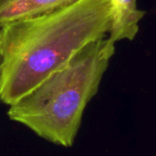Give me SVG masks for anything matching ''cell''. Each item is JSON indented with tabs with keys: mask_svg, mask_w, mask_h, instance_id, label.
<instances>
[{
	"mask_svg": "<svg viewBox=\"0 0 156 156\" xmlns=\"http://www.w3.org/2000/svg\"><path fill=\"white\" fill-rule=\"evenodd\" d=\"M110 0H76L52 12L0 29V101L12 106L88 44L108 35Z\"/></svg>",
	"mask_w": 156,
	"mask_h": 156,
	"instance_id": "cell-1",
	"label": "cell"
},
{
	"mask_svg": "<svg viewBox=\"0 0 156 156\" xmlns=\"http://www.w3.org/2000/svg\"><path fill=\"white\" fill-rule=\"evenodd\" d=\"M115 49L107 37L88 44L65 66L9 106V118L49 142L72 147Z\"/></svg>",
	"mask_w": 156,
	"mask_h": 156,
	"instance_id": "cell-2",
	"label": "cell"
},
{
	"mask_svg": "<svg viewBox=\"0 0 156 156\" xmlns=\"http://www.w3.org/2000/svg\"><path fill=\"white\" fill-rule=\"evenodd\" d=\"M110 2L112 20L107 37L113 43L122 40H134L145 12L137 8V0H110Z\"/></svg>",
	"mask_w": 156,
	"mask_h": 156,
	"instance_id": "cell-3",
	"label": "cell"
},
{
	"mask_svg": "<svg viewBox=\"0 0 156 156\" xmlns=\"http://www.w3.org/2000/svg\"><path fill=\"white\" fill-rule=\"evenodd\" d=\"M76 0H0V29L16 20L52 12Z\"/></svg>",
	"mask_w": 156,
	"mask_h": 156,
	"instance_id": "cell-4",
	"label": "cell"
},
{
	"mask_svg": "<svg viewBox=\"0 0 156 156\" xmlns=\"http://www.w3.org/2000/svg\"><path fill=\"white\" fill-rule=\"evenodd\" d=\"M1 66H2V54H1V48H0V74H1Z\"/></svg>",
	"mask_w": 156,
	"mask_h": 156,
	"instance_id": "cell-5",
	"label": "cell"
}]
</instances>
